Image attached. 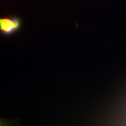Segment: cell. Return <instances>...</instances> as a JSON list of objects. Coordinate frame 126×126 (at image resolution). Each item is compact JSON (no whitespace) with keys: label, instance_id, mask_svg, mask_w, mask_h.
Returning <instances> with one entry per match:
<instances>
[{"label":"cell","instance_id":"1","mask_svg":"<svg viewBox=\"0 0 126 126\" xmlns=\"http://www.w3.org/2000/svg\"><path fill=\"white\" fill-rule=\"evenodd\" d=\"M21 27V21L17 17L0 18V31L9 35L17 31Z\"/></svg>","mask_w":126,"mask_h":126},{"label":"cell","instance_id":"2","mask_svg":"<svg viewBox=\"0 0 126 126\" xmlns=\"http://www.w3.org/2000/svg\"><path fill=\"white\" fill-rule=\"evenodd\" d=\"M6 123H5L4 122L2 121V120H0V126H3V125H6Z\"/></svg>","mask_w":126,"mask_h":126}]
</instances>
